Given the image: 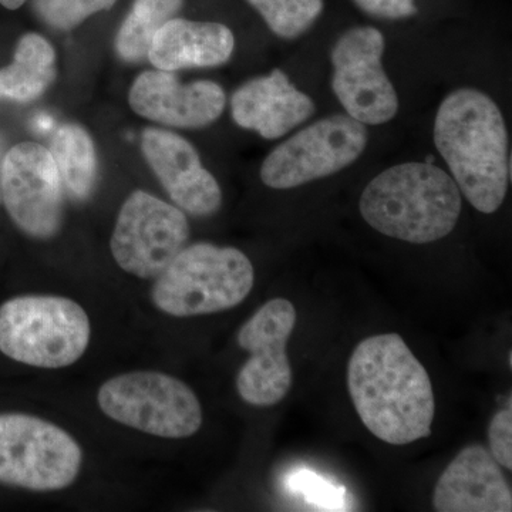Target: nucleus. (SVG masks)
Instances as JSON below:
<instances>
[{"mask_svg": "<svg viewBox=\"0 0 512 512\" xmlns=\"http://www.w3.org/2000/svg\"><path fill=\"white\" fill-rule=\"evenodd\" d=\"M25 2L26 0H0V5L5 6V8L9 10H16Z\"/></svg>", "mask_w": 512, "mask_h": 512, "instance_id": "a878e982", "label": "nucleus"}, {"mask_svg": "<svg viewBox=\"0 0 512 512\" xmlns=\"http://www.w3.org/2000/svg\"><path fill=\"white\" fill-rule=\"evenodd\" d=\"M56 52L49 40L28 33L20 37L13 62L0 69V99L29 103L39 99L56 79Z\"/></svg>", "mask_w": 512, "mask_h": 512, "instance_id": "a211bd4d", "label": "nucleus"}, {"mask_svg": "<svg viewBox=\"0 0 512 512\" xmlns=\"http://www.w3.org/2000/svg\"><path fill=\"white\" fill-rule=\"evenodd\" d=\"M434 144L467 201L483 214L498 211L508 191L510 154L495 101L476 89L448 94L437 111Z\"/></svg>", "mask_w": 512, "mask_h": 512, "instance_id": "f03ea898", "label": "nucleus"}, {"mask_svg": "<svg viewBox=\"0 0 512 512\" xmlns=\"http://www.w3.org/2000/svg\"><path fill=\"white\" fill-rule=\"evenodd\" d=\"M491 454L500 466L512 470V407L495 413L488 427Z\"/></svg>", "mask_w": 512, "mask_h": 512, "instance_id": "b1692460", "label": "nucleus"}, {"mask_svg": "<svg viewBox=\"0 0 512 512\" xmlns=\"http://www.w3.org/2000/svg\"><path fill=\"white\" fill-rule=\"evenodd\" d=\"M101 412L114 421L163 439L194 436L202 424L200 400L177 377L131 372L100 387Z\"/></svg>", "mask_w": 512, "mask_h": 512, "instance_id": "423d86ee", "label": "nucleus"}, {"mask_svg": "<svg viewBox=\"0 0 512 512\" xmlns=\"http://www.w3.org/2000/svg\"><path fill=\"white\" fill-rule=\"evenodd\" d=\"M117 0H33L37 18L52 29L72 30L80 23L109 10Z\"/></svg>", "mask_w": 512, "mask_h": 512, "instance_id": "4be33fe9", "label": "nucleus"}, {"mask_svg": "<svg viewBox=\"0 0 512 512\" xmlns=\"http://www.w3.org/2000/svg\"><path fill=\"white\" fill-rule=\"evenodd\" d=\"M384 36L375 28H353L332 49V89L346 114L365 126L393 119L399 99L383 69Z\"/></svg>", "mask_w": 512, "mask_h": 512, "instance_id": "9d476101", "label": "nucleus"}, {"mask_svg": "<svg viewBox=\"0 0 512 512\" xmlns=\"http://www.w3.org/2000/svg\"><path fill=\"white\" fill-rule=\"evenodd\" d=\"M86 311L62 296L26 295L0 306V352L40 369L72 366L89 346Z\"/></svg>", "mask_w": 512, "mask_h": 512, "instance_id": "39448f33", "label": "nucleus"}, {"mask_svg": "<svg viewBox=\"0 0 512 512\" xmlns=\"http://www.w3.org/2000/svg\"><path fill=\"white\" fill-rule=\"evenodd\" d=\"M49 151L63 188L76 201L90 198L96 188L99 160L89 131L79 124H63L57 128Z\"/></svg>", "mask_w": 512, "mask_h": 512, "instance_id": "6ab92c4d", "label": "nucleus"}, {"mask_svg": "<svg viewBox=\"0 0 512 512\" xmlns=\"http://www.w3.org/2000/svg\"><path fill=\"white\" fill-rule=\"evenodd\" d=\"M141 151L148 167L181 211L194 217H210L220 210V184L205 170L190 141L173 131L151 127L141 134Z\"/></svg>", "mask_w": 512, "mask_h": 512, "instance_id": "ddd939ff", "label": "nucleus"}, {"mask_svg": "<svg viewBox=\"0 0 512 512\" xmlns=\"http://www.w3.org/2000/svg\"><path fill=\"white\" fill-rule=\"evenodd\" d=\"M461 192L446 171L429 163L394 165L360 197V214L386 237L430 244L451 234L460 218Z\"/></svg>", "mask_w": 512, "mask_h": 512, "instance_id": "7ed1b4c3", "label": "nucleus"}, {"mask_svg": "<svg viewBox=\"0 0 512 512\" xmlns=\"http://www.w3.org/2000/svg\"><path fill=\"white\" fill-rule=\"evenodd\" d=\"M268 28L282 39H295L322 15L323 0H248Z\"/></svg>", "mask_w": 512, "mask_h": 512, "instance_id": "412c9836", "label": "nucleus"}, {"mask_svg": "<svg viewBox=\"0 0 512 512\" xmlns=\"http://www.w3.org/2000/svg\"><path fill=\"white\" fill-rule=\"evenodd\" d=\"M83 453L56 424L30 414H0V483L57 491L79 476Z\"/></svg>", "mask_w": 512, "mask_h": 512, "instance_id": "0eeeda50", "label": "nucleus"}, {"mask_svg": "<svg viewBox=\"0 0 512 512\" xmlns=\"http://www.w3.org/2000/svg\"><path fill=\"white\" fill-rule=\"evenodd\" d=\"M231 114L239 127L276 140L315 114V103L276 69L238 87L231 97Z\"/></svg>", "mask_w": 512, "mask_h": 512, "instance_id": "dca6fc26", "label": "nucleus"}, {"mask_svg": "<svg viewBox=\"0 0 512 512\" xmlns=\"http://www.w3.org/2000/svg\"><path fill=\"white\" fill-rule=\"evenodd\" d=\"M295 323L293 303L276 298L262 305L239 329L238 345L251 353L237 377L238 393L245 403L274 406L291 390L292 369L286 345Z\"/></svg>", "mask_w": 512, "mask_h": 512, "instance_id": "9b49d317", "label": "nucleus"}, {"mask_svg": "<svg viewBox=\"0 0 512 512\" xmlns=\"http://www.w3.org/2000/svg\"><path fill=\"white\" fill-rule=\"evenodd\" d=\"M183 6L184 0H134L114 40L117 56L126 63L147 59L158 30L175 18Z\"/></svg>", "mask_w": 512, "mask_h": 512, "instance_id": "aec40b11", "label": "nucleus"}, {"mask_svg": "<svg viewBox=\"0 0 512 512\" xmlns=\"http://www.w3.org/2000/svg\"><path fill=\"white\" fill-rule=\"evenodd\" d=\"M369 133L349 114H336L303 128L265 158L261 180L274 190H291L345 170L362 156Z\"/></svg>", "mask_w": 512, "mask_h": 512, "instance_id": "6e6552de", "label": "nucleus"}, {"mask_svg": "<svg viewBox=\"0 0 512 512\" xmlns=\"http://www.w3.org/2000/svg\"><path fill=\"white\" fill-rule=\"evenodd\" d=\"M5 141L0 138V181H2V167H3V160H5ZM0 201H2V192H0Z\"/></svg>", "mask_w": 512, "mask_h": 512, "instance_id": "bb28decb", "label": "nucleus"}, {"mask_svg": "<svg viewBox=\"0 0 512 512\" xmlns=\"http://www.w3.org/2000/svg\"><path fill=\"white\" fill-rule=\"evenodd\" d=\"M348 387L356 413L377 439L406 446L430 436L436 397L429 373L397 333L370 336L356 346Z\"/></svg>", "mask_w": 512, "mask_h": 512, "instance_id": "f257e3e1", "label": "nucleus"}, {"mask_svg": "<svg viewBox=\"0 0 512 512\" xmlns=\"http://www.w3.org/2000/svg\"><path fill=\"white\" fill-rule=\"evenodd\" d=\"M227 96L220 84H183L171 72H144L131 84L128 104L144 119L175 128L210 126L224 113Z\"/></svg>", "mask_w": 512, "mask_h": 512, "instance_id": "4468645a", "label": "nucleus"}, {"mask_svg": "<svg viewBox=\"0 0 512 512\" xmlns=\"http://www.w3.org/2000/svg\"><path fill=\"white\" fill-rule=\"evenodd\" d=\"M0 192L9 217L36 239L55 237L63 221V184L52 154L25 141L6 151Z\"/></svg>", "mask_w": 512, "mask_h": 512, "instance_id": "f8f14e48", "label": "nucleus"}, {"mask_svg": "<svg viewBox=\"0 0 512 512\" xmlns=\"http://www.w3.org/2000/svg\"><path fill=\"white\" fill-rule=\"evenodd\" d=\"M254 282V266L244 252L200 242L181 249L157 276L151 299L158 311L175 318L211 315L244 302Z\"/></svg>", "mask_w": 512, "mask_h": 512, "instance_id": "20e7f679", "label": "nucleus"}, {"mask_svg": "<svg viewBox=\"0 0 512 512\" xmlns=\"http://www.w3.org/2000/svg\"><path fill=\"white\" fill-rule=\"evenodd\" d=\"M190 224L184 211L146 191H134L121 205L111 235V254L123 271L156 279L187 247Z\"/></svg>", "mask_w": 512, "mask_h": 512, "instance_id": "1a4fd4ad", "label": "nucleus"}, {"mask_svg": "<svg viewBox=\"0 0 512 512\" xmlns=\"http://www.w3.org/2000/svg\"><path fill=\"white\" fill-rule=\"evenodd\" d=\"M357 8L373 18L399 20L412 18L417 8L414 0H353Z\"/></svg>", "mask_w": 512, "mask_h": 512, "instance_id": "393cba45", "label": "nucleus"}, {"mask_svg": "<svg viewBox=\"0 0 512 512\" xmlns=\"http://www.w3.org/2000/svg\"><path fill=\"white\" fill-rule=\"evenodd\" d=\"M234 49V33L228 26L173 18L154 36L147 59L157 70L177 72L222 66L231 59Z\"/></svg>", "mask_w": 512, "mask_h": 512, "instance_id": "f3484780", "label": "nucleus"}, {"mask_svg": "<svg viewBox=\"0 0 512 512\" xmlns=\"http://www.w3.org/2000/svg\"><path fill=\"white\" fill-rule=\"evenodd\" d=\"M289 485L293 491L301 493L309 504L318 505L325 510H342L340 507L345 505V495L342 491L315 473L299 471L298 474H293Z\"/></svg>", "mask_w": 512, "mask_h": 512, "instance_id": "5701e85b", "label": "nucleus"}, {"mask_svg": "<svg viewBox=\"0 0 512 512\" xmlns=\"http://www.w3.org/2000/svg\"><path fill=\"white\" fill-rule=\"evenodd\" d=\"M439 512H510L512 493L500 464L484 446H468L457 454L434 488Z\"/></svg>", "mask_w": 512, "mask_h": 512, "instance_id": "2eb2a0df", "label": "nucleus"}]
</instances>
